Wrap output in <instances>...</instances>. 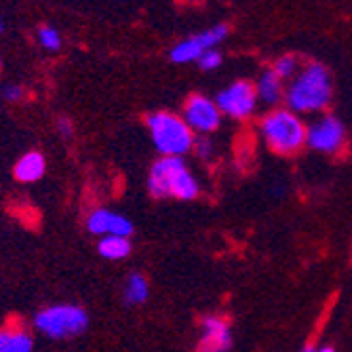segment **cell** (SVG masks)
Returning a JSON list of instances; mask_svg holds the SVG:
<instances>
[{"mask_svg": "<svg viewBox=\"0 0 352 352\" xmlns=\"http://www.w3.org/2000/svg\"><path fill=\"white\" fill-rule=\"evenodd\" d=\"M98 251L104 260L118 262V260H124L126 255L131 253V241L124 239V236H104L98 243Z\"/></svg>", "mask_w": 352, "mask_h": 352, "instance_id": "9a60e30c", "label": "cell"}, {"mask_svg": "<svg viewBox=\"0 0 352 352\" xmlns=\"http://www.w3.org/2000/svg\"><path fill=\"white\" fill-rule=\"evenodd\" d=\"M300 352H316V348H314V344L310 342V344H306V346H304V348H302Z\"/></svg>", "mask_w": 352, "mask_h": 352, "instance_id": "603a6c76", "label": "cell"}, {"mask_svg": "<svg viewBox=\"0 0 352 352\" xmlns=\"http://www.w3.org/2000/svg\"><path fill=\"white\" fill-rule=\"evenodd\" d=\"M0 34H3V21H0Z\"/></svg>", "mask_w": 352, "mask_h": 352, "instance_id": "484cf974", "label": "cell"}, {"mask_svg": "<svg viewBox=\"0 0 352 352\" xmlns=\"http://www.w3.org/2000/svg\"><path fill=\"white\" fill-rule=\"evenodd\" d=\"M211 148H213V146H211V142H209L205 135H203L201 140L195 142V150H197V154H199L201 158H209V156H211Z\"/></svg>", "mask_w": 352, "mask_h": 352, "instance_id": "44dd1931", "label": "cell"}, {"mask_svg": "<svg viewBox=\"0 0 352 352\" xmlns=\"http://www.w3.org/2000/svg\"><path fill=\"white\" fill-rule=\"evenodd\" d=\"M154 148L163 156H182L195 150V131L190 129L184 116L173 112H152L146 118Z\"/></svg>", "mask_w": 352, "mask_h": 352, "instance_id": "7a4b0ae2", "label": "cell"}, {"mask_svg": "<svg viewBox=\"0 0 352 352\" xmlns=\"http://www.w3.org/2000/svg\"><path fill=\"white\" fill-rule=\"evenodd\" d=\"M221 63V55L217 53V51H207V53H203L201 55V59H199V66L203 68V70H215L217 66Z\"/></svg>", "mask_w": 352, "mask_h": 352, "instance_id": "d6986e66", "label": "cell"}, {"mask_svg": "<svg viewBox=\"0 0 352 352\" xmlns=\"http://www.w3.org/2000/svg\"><path fill=\"white\" fill-rule=\"evenodd\" d=\"M23 98V89L19 87V85H7V87H3V100L5 102H19Z\"/></svg>", "mask_w": 352, "mask_h": 352, "instance_id": "ffe728a7", "label": "cell"}, {"mask_svg": "<svg viewBox=\"0 0 352 352\" xmlns=\"http://www.w3.org/2000/svg\"><path fill=\"white\" fill-rule=\"evenodd\" d=\"M47 171V161L45 156L36 150L32 152H25L19 161L15 163L13 167V177L19 182V184H36L38 179H43Z\"/></svg>", "mask_w": 352, "mask_h": 352, "instance_id": "4fadbf2b", "label": "cell"}, {"mask_svg": "<svg viewBox=\"0 0 352 352\" xmlns=\"http://www.w3.org/2000/svg\"><path fill=\"white\" fill-rule=\"evenodd\" d=\"M182 3H197V0H182Z\"/></svg>", "mask_w": 352, "mask_h": 352, "instance_id": "d4e9b609", "label": "cell"}, {"mask_svg": "<svg viewBox=\"0 0 352 352\" xmlns=\"http://www.w3.org/2000/svg\"><path fill=\"white\" fill-rule=\"evenodd\" d=\"M228 34V25L226 23H219V25H213L197 36H190L182 43H177L173 49H171V59L175 63H188V61H199L203 53L211 51L215 45H219L223 38Z\"/></svg>", "mask_w": 352, "mask_h": 352, "instance_id": "52a82bcc", "label": "cell"}, {"mask_svg": "<svg viewBox=\"0 0 352 352\" xmlns=\"http://www.w3.org/2000/svg\"><path fill=\"white\" fill-rule=\"evenodd\" d=\"M0 68H3V63H0Z\"/></svg>", "mask_w": 352, "mask_h": 352, "instance_id": "4316f807", "label": "cell"}, {"mask_svg": "<svg viewBox=\"0 0 352 352\" xmlns=\"http://www.w3.org/2000/svg\"><path fill=\"white\" fill-rule=\"evenodd\" d=\"M255 91H258V98L264 104H276L283 95V78L270 68V70L262 72L258 85H255Z\"/></svg>", "mask_w": 352, "mask_h": 352, "instance_id": "5bb4252c", "label": "cell"}, {"mask_svg": "<svg viewBox=\"0 0 352 352\" xmlns=\"http://www.w3.org/2000/svg\"><path fill=\"white\" fill-rule=\"evenodd\" d=\"M34 329L51 340L82 336L89 327V314L76 304H53L34 314Z\"/></svg>", "mask_w": 352, "mask_h": 352, "instance_id": "277c9868", "label": "cell"}, {"mask_svg": "<svg viewBox=\"0 0 352 352\" xmlns=\"http://www.w3.org/2000/svg\"><path fill=\"white\" fill-rule=\"evenodd\" d=\"M87 230L95 236H124L129 239L133 234V223L129 217H124L122 213L98 207L87 215Z\"/></svg>", "mask_w": 352, "mask_h": 352, "instance_id": "9c48e42d", "label": "cell"}, {"mask_svg": "<svg viewBox=\"0 0 352 352\" xmlns=\"http://www.w3.org/2000/svg\"><path fill=\"white\" fill-rule=\"evenodd\" d=\"M316 352H336V350H333L331 346H323V348H318Z\"/></svg>", "mask_w": 352, "mask_h": 352, "instance_id": "cb8c5ba5", "label": "cell"}, {"mask_svg": "<svg viewBox=\"0 0 352 352\" xmlns=\"http://www.w3.org/2000/svg\"><path fill=\"white\" fill-rule=\"evenodd\" d=\"M38 41L45 49L49 51H57L61 47V36H59V32L51 25H43L38 30Z\"/></svg>", "mask_w": 352, "mask_h": 352, "instance_id": "e0dca14e", "label": "cell"}, {"mask_svg": "<svg viewBox=\"0 0 352 352\" xmlns=\"http://www.w3.org/2000/svg\"><path fill=\"white\" fill-rule=\"evenodd\" d=\"M150 296L148 278L140 272H133L124 283V302L126 304H144Z\"/></svg>", "mask_w": 352, "mask_h": 352, "instance_id": "2e32d148", "label": "cell"}, {"mask_svg": "<svg viewBox=\"0 0 352 352\" xmlns=\"http://www.w3.org/2000/svg\"><path fill=\"white\" fill-rule=\"evenodd\" d=\"M186 167L182 156H161L150 167L148 173V192L152 199H167L171 197L175 175Z\"/></svg>", "mask_w": 352, "mask_h": 352, "instance_id": "30bf717a", "label": "cell"}, {"mask_svg": "<svg viewBox=\"0 0 352 352\" xmlns=\"http://www.w3.org/2000/svg\"><path fill=\"white\" fill-rule=\"evenodd\" d=\"M306 146H310L316 152H323V154H340L346 148V129L344 124L327 114L323 118H318L316 122H312L308 126V142Z\"/></svg>", "mask_w": 352, "mask_h": 352, "instance_id": "8992f818", "label": "cell"}, {"mask_svg": "<svg viewBox=\"0 0 352 352\" xmlns=\"http://www.w3.org/2000/svg\"><path fill=\"white\" fill-rule=\"evenodd\" d=\"M283 80L285 78H292L294 74H296V70H298V59L294 57V55H285V57H280L276 63H274V68H272Z\"/></svg>", "mask_w": 352, "mask_h": 352, "instance_id": "ac0fdd59", "label": "cell"}, {"mask_svg": "<svg viewBox=\"0 0 352 352\" xmlns=\"http://www.w3.org/2000/svg\"><path fill=\"white\" fill-rule=\"evenodd\" d=\"M258 91H255L253 82L247 80H236L230 87H226L223 91L217 93V108L221 114H226L230 118H247L253 114L255 106H258Z\"/></svg>", "mask_w": 352, "mask_h": 352, "instance_id": "5b68a950", "label": "cell"}, {"mask_svg": "<svg viewBox=\"0 0 352 352\" xmlns=\"http://www.w3.org/2000/svg\"><path fill=\"white\" fill-rule=\"evenodd\" d=\"M331 93L333 89L327 68L321 63H308L300 74H296L285 93V100L292 112L310 114L325 110L331 102Z\"/></svg>", "mask_w": 352, "mask_h": 352, "instance_id": "6da1fadb", "label": "cell"}, {"mask_svg": "<svg viewBox=\"0 0 352 352\" xmlns=\"http://www.w3.org/2000/svg\"><path fill=\"white\" fill-rule=\"evenodd\" d=\"M184 120L195 133L207 135V133H213L219 126L221 112L217 104L205 98V95H190L184 106Z\"/></svg>", "mask_w": 352, "mask_h": 352, "instance_id": "ba28073f", "label": "cell"}, {"mask_svg": "<svg viewBox=\"0 0 352 352\" xmlns=\"http://www.w3.org/2000/svg\"><path fill=\"white\" fill-rule=\"evenodd\" d=\"M260 129L266 144L276 154L292 156L300 152L308 142V126L292 110H274L266 114Z\"/></svg>", "mask_w": 352, "mask_h": 352, "instance_id": "3957f363", "label": "cell"}, {"mask_svg": "<svg viewBox=\"0 0 352 352\" xmlns=\"http://www.w3.org/2000/svg\"><path fill=\"white\" fill-rule=\"evenodd\" d=\"M57 131H59L63 138H70V135H72V122H70V118H66V116L59 118V120H57Z\"/></svg>", "mask_w": 352, "mask_h": 352, "instance_id": "7402d4cb", "label": "cell"}, {"mask_svg": "<svg viewBox=\"0 0 352 352\" xmlns=\"http://www.w3.org/2000/svg\"><path fill=\"white\" fill-rule=\"evenodd\" d=\"M232 348L230 323L223 316L209 314L201 323V338L197 352H228Z\"/></svg>", "mask_w": 352, "mask_h": 352, "instance_id": "8fae6325", "label": "cell"}, {"mask_svg": "<svg viewBox=\"0 0 352 352\" xmlns=\"http://www.w3.org/2000/svg\"><path fill=\"white\" fill-rule=\"evenodd\" d=\"M0 352H34V336L25 325L11 321L0 327Z\"/></svg>", "mask_w": 352, "mask_h": 352, "instance_id": "7c38bea8", "label": "cell"}]
</instances>
